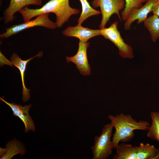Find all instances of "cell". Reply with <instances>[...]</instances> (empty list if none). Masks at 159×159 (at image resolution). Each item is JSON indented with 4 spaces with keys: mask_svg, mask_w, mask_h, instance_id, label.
Wrapping results in <instances>:
<instances>
[{
    "mask_svg": "<svg viewBox=\"0 0 159 159\" xmlns=\"http://www.w3.org/2000/svg\"><path fill=\"white\" fill-rule=\"evenodd\" d=\"M80 9L71 7L69 0H50L41 8L32 9L27 6L21 9L19 12L24 22L42 14L52 13L56 16L55 23L58 28H61L67 22L70 17L80 13Z\"/></svg>",
    "mask_w": 159,
    "mask_h": 159,
    "instance_id": "6da1fadb",
    "label": "cell"
},
{
    "mask_svg": "<svg viewBox=\"0 0 159 159\" xmlns=\"http://www.w3.org/2000/svg\"><path fill=\"white\" fill-rule=\"evenodd\" d=\"M108 117L115 129L112 140L115 149L120 142L124 143L130 141L134 137V130H148L150 126L147 121H137L129 114L121 113L115 116L109 115Z\"/></svg>",
    "mask_w": 159,
    "mask_h": 159,
    "instance_id": "7a4b0ae2",
    "label": "cell"
},
{
    "mask_svg": "<svg viewBox=\"0 0 159 159\" xmlns=\"http://www.w3.org/2000/svg\"><path fill=\"white\" fill-rule=\"evenodd\" d=\"M116 149L113 159H153L158 151L154 145L143 143L135 146L122 143Z\"/></svg>",
    "mask_w": 159,
    "mask_h": 159,
    "instance_id": "3957f363",
    "label": "cell"
},
{
    "mask_svg": "<svg viewBox=\"0 0 159 159\" xmlns=\"http://www.w3.org/2000/svg\"><path fill=\"white\" fill-rule=\"evenodd\" d=\"M113 127L111 122L105 125L100 136H96L94 143L91 147L93 157L92 159H106L111 155L114 148L111 140Z\"/></svg>",
    "mask_w": 159,
    "mask_h": 159,
    "instance_id": "277c9868",
    "label": "cell"
},
{
    "mask_svg": "<svg viewBox=\"0 0 159 159\" xmlns=\"http://www.w3.org/2000/svg\"><path fill=\"white\" fill-rule=\"evenodd\" d=\"M49 14L50 13L42 14L37 16L34 19L13 25L6 28L5 31L0 34V38L1 39L7 38L24 30L36 26H42L49 29H55L57 26L55 23L49 19Z\"/></svg>",
    "mask_w": 159,
    "mask_h": 159,
    "instance_id": "5b68a950",
    "label": "cell"
},
{
    "mask_svg": "<svg viewBox=\"0 0 159 159\" xmlns=\"http://www.w3.org/2000/svg\"><path fill=\"white\" fill-rule=\"evenodd\" d=\"M118 23L115 21L108 28L100 29V35L110 40L117 47L122 57L132 59L134 57L132 47L124 41L117 29Z\"/></svg>",
    "mask_w": 159,
    "mask_h": 159,
    "instance_id": "8992f818",
    "label": "cell"
},
{
    "mask_svg": "<svg viewBox=\"0 0 159 159\" xmlns=\"http://www.w3.org/2000/svg\"><path fill=\"white\" fill-rule=\"evenodd\" d=\"M91 5L94 9L98 7L100 8L102 19L99 26L100 29L105 27L110 18L113 14L117 15L122 21L120 12L125 7V0H93Z\"/></svg>",
    "mask_w": 159,
    "mask_h": 159,
    "instance_id": "52a82bcc",
    "label": "cell"
},
{
    "mask_svg": "<svg viewBox=\"0 0 159 159\" xmlns=\"http://www.w3.org/2000/svg\"><path fill=\"white\" fill-rule=\"evenodd\" d=\"M89 43L79 40L78 50L73 56L66 57L67 62H72L76 65L80 73L84 76L90 74L91 68L87 59V50Z\"/></svg>",
    "mask_w": 159,
    "mask_h": 159,
    "instance_id": "ba28073f",
    "label": "cell"
},
{
    "mask_svg": "<svg viewBox=\"0 0 159 159\" xmlns=\"http://www.w3.org/2000/svg\"><path fill=\"white\" fill-rule=\"evenodd\" d=\"M1 101L5 103L11 109L13 112V115L18 117L24 123L25 126V133L29 131L34 132L35 126L32 117L29 115V112L32 107V104H30L22 106L21 105H17L13 102L9 103L0 97Z\"/></svg>",
    "mask_w": 159,
    "mask_h": 159,
    "instance_id": "9c48e42d",
    "label": "cell"
},
{
    "mask_svg": "<svg viewBox=\"0 0 159 159\" xmlns=\"http://www.w3.org/2000/svg\"><path fill=\"white\" fill-rule=\"evenodd\" d=\"M158 0H148L145 4L140 8L132 9L125 21L124 28L125 30L131 29L132 23L137 20V23L140 24L147 18L149 13L152 11L153 7Z\"/></svg>",
    "mask_w": 159,
    "mask_h": 159,
    "instance_id": "30bf717a",
    "label": "cell"
},
{
    "mask_svg": "<svg viewBox=\"0 0 159 159\" xmlns=\"http://www.w3.org/2000/svg\"><path fill=\"white\" fill-rule=\"evenodd\" d=\"M42 4V0H10L1 20L5 24L11 22L14 20L15 13L24 8L29 5L41 6Z\"/></svg>",
    "mask_w": 159,
    "mask_h": 159,
    "instance_id": "8fae6325",
    "label": "cell"
},
{
    "mask_svg": "<svg viewBox=\"0 0 159 159\" xmlns=\"http://www.w3.org/2000/svg\"><path fill=\"white\" fill-rule=\"evenodd\" d=\"M62 33L67 37L77 38L83 42H87L90 38L100 35V29H91L78 24L74 26H68L62 32Z\"/></svg>",
    "mask_w": 159,
    "mask_h": 159,
    "instance_id": "7c38bea8",
    "label": "cell"
},
{
    "mask_svg": "<svg viewBox=\"0 0 159 159\" xmlns=\"http://www.w3.org/2000/svg\"><path fill=\"white\" fill-rule=\"evenodd\" d=\"M43 54V52L41 51L36 55L26 60H22L15 53H13L11 57L10 61L13 66L16 67L20 72L22 85V99L24 102L28 101L30 98L29 92L30 90L26 87L24 81V73L26 65L30 60L37 57H41Z\"/></svg>",
    "mask_w": 159,
    "mask_h": 159,
    "instance_id": "4fadbf2b",
    "label": "cell"
},
{
    "mask_svg": "<svg viewBox=\"0 0 159 159\" xmlns=\"http://www.w3.org/2000/svg\"><path fill=\"white\" fill-rule=\"evenodd\" d=\"M0 148L1 159H11L18 154L24 155L26 152L23 144L16 139L8 142L5 148Z\"/></svg>",
    "mask_w": 159,
    "mask_h": 159,
    "instance_id": "5bb4252c",
    "label": "cell"
},
{
    "mask_svg": "<svg viewBox=\"0 0 159 159\" xmlns=\"http://www.w3.org/2000/svg\"><path fill=\"white\" fill-rule=\"evenodd\" d=\"M143 22L150 35L152 41L155 42L159 38V17L153 14L147 17Z\"/></svg>",
    "mask_w": 159,
    "mask_h": 159,
    "instance_id": "9a60e30c",
    "label": "cell"
},
{
    "mask_svg": "<svg viewBox=\"0 0 159 159\" xmlns=\"http://www.w3.org/2000/svg\"><path fill=\"white\" fill-rule=\"evenodd\" d=\"M82 6V11L77 22L78 24L81 25L82 23L89 17L99 15L101 12L95 9L90 5L87 0H79Z\"/></svg>",
    "mask_w": 159,
    "mask_h": 159,
    "instance_id": "2e32d148",
    "label": "cell"
},
{
    "mask_svg": "<svg viewBox=\"0 0 159 159\" xmlns=\"http://www.w3.org/2000/svg\"><path fill=\"white\" fill-rule=\"evenodd\" d=\"M152 120L147 135L148 137L159 142V112H152L150 113Z\"/></svg>",
    "mask_w": 159,
    "mask_h": 159,
    "instance_id": "e0dca14e",
    "label": "cell"
},
{
    "mask_svg": "<svg viewBox=\"0 0 159 159\" xmlns=\"http://www.w3.org/2000/svg\"><path fill=\"white\" fill-rule=\"evenodd\" d=\"M148 0H125V6L121 13L122 21H125L130 11L133 9L139 8Z\"/></svg>",
    "mask_w": 159,
    "mask_h": 159,
    "instance_id": "ac0fdd59",
    "label": "cell"
},
{
    "mask_svg": "<svg viewBox=\"0 0 159 159\" xmlns=\"http://www.w3.org/2000/svg\"><path fill=\"white\" fill-rule=\"evenodd\" d=\"M6 64L10 66L13 68V65L10 61L8 60L6 57L2 54L1 51H0V65L1 67L4 65Z\"/></svg>",
    "mask_w": 159,
    "mask_h": 159,
    "instance_id": "d6986e66",
    "label": "cell"
},
{
    "mask_svg": "<svg viewBox=\"0 0 159 159\" xmlns=\"http://www.w3.org/2000/svg\"><path fill=\"white\" fill-rule=\"evenodd\" d=\"M152 12L153 14L159 17V0H158L154 5L152 8Z\"/></svg>",
    "mask_w": 159,
    "mask_h": 159,
    "instance_id": "ffe728a7",
    "label": "cell"
}]
</instances>
